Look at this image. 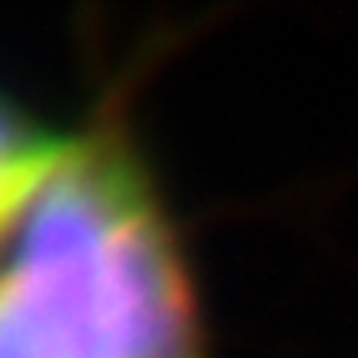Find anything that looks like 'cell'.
Instances as JSON below:
<instances>
[{
	"instance_id": "obj_1",
	"label": "cell",
	"mask_w": 358,
	"mask_h": 358,
	"mask_svg": "<svg viewBox=\"0 0 358 358\" xmlns=\"http://www.w3.org/2000/svg\"><path fill=\"white\" fill-rule=\"evenodd\" d=\"M0 295L37 358H199L169 229L113 143L73 146L47 179Z\"/></svg>"
},
{
	"instance_id": "obj_2",
	"label": "cell",
	"mask_w": 358,
	"mask_h": 358,
	"mask_svg": "<svg viewBox=\"0 0 358 358\" xmlns=\"http://www.w3.org/2000/svg\"><path fill=\"white\" fill-rule=\"evenodd\" d=\"M73 143L43 129L24 110L0 96V226L60 169Z\"/></svg>"
},
{
	"instance_id": "obj_3",
	"label": "cell",
	"mask_w": 358,
	"mask_h": 358,
	"mask_svg": "<svg viewBox=\"0 0 358 358\" xmlns=\"http://www.w3.org/2000/svg\"><path fill=\"white\" fill-rule=\"evenodd\" d=\"M0 358H37L27 332L20 329V322L13 315V308L7 306V299L0 295Z\"/></svg>"
}]
</instances>
